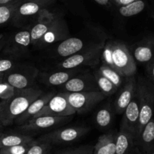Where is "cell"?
<instances>
[{"mask_svg":"<svg viewBox=\"0 0 154 154\" xmlns=\"http://www.w3.org/2000/svg\"><path fill=\"white\" fill-rule=\"evenodd\" d=\"M101 5H108L110 2V0H93Z\"/></svg>","mask_w":154,"mask_h":154,"instance_id":"40","label":"cell"},{"mask_svg":"<svg viewBox=\"0 0 154 154\" xmlns=\"http://www.w3.org/2000/svg\"><path fill=\"white\" fill-rule=\"evenodd\" d=\"M117 132H110L99 136L93 148V154H115Z\"/></svg>","mask_w":154,"mask_h":154,"instance_id":"21","label":"cell"},{"mask_svg":"<svg viewBox=\"0 0 154 154\" xmlns=\"http://www.w3.org/2000/svg\"><path fill=\"white\" fill-rule=\"evenodd\" d=\"M43 94L38 87L22 90L18 94L7 101L4 109L0 114V126H8L23 114L35 99Z\"/></svg>","mask_w":154,"mask_h":154,"instance_id":"2","label":"cell"},{"mask_svg":"<svg viewBox=\"0 0 154 154\" xmlns=\"http://www.w3.org/2000/svg\"><path fill=\"white\" fill-rule=\"evenodd\" d=\"M147 72L149 79L154 83V59L147 65Z\"/></svg>","mask_w":154,"mask_h":154,"instance_id":"35","label":"cell"},{"mask_svg":"<svg viewBox=\"0 0 154 154\" xmlns=\"http://www.w3.org/2000/svg\"><path fill=\"white\" fill-rule=\"evenodd\" d=\"M19 2H24V1H26V0H18Z\"/></svg>","mask_w":154,"mask_h":154,"instance_id":"44","label":"cell"},{"mask_svg":"<svg viewBox=\"0 0 154 154\" xmlns=\"http://www.w3.org/2000/svg\"><path fill=\"white\" fill-rule=\"evenodd\" d=\"M30 1H34V2H38V3H40L41 5H44L45 7V6L49 5L55 2L56 0H30Z\"/></svg>","mask_w":154,"mask_h":154,"instance_id":"37","label":"cell"},{"mask_svg":"<svg viewBox=\"0 0 154 154\" xmlns=\"http://www.w3.org/2000/svg\"><path fill=\"white\" fill-rule=\"evenodd\" d=\"M104 42L88 47L81 50L78 54L67 57L57 65L59 68L63 69H75L83 66H92L99 61L102 56Z\"/></svg>","mask_w":154,"mask_h":154,"instance_id":"4","label":"cell"},{"mask_svg":"<svg viewBox=\"0 0 154 154\" xmlns=\"http://www.w3.org/2000/svg\"><path fill=\"white\" fill-rule=\"evenodd\" d=\"M152 154H154V152H153V153H152Z\"/></svg>","mask_w":154,"mask_h":154,"instance_id":"46","label":"cell"},{"mask_svg":"<svg viewBox=\"0 0 154 154\" xmlns=\"http://www.w3.org/2000/svg\"><path fill=\"white\" fill-rule=\"evenodd\" d=\"M70 116L68 117H57V116H41L34 117L24 124L17 127L20 133L31 135L40 131L51 129L66 123L70 120Z\"/></svg>","mask_w":154,"mask_h":154,"instance_id":"8","label":"cell"},{"mask_svg":"<svg viewBox=\"0 0 154 154\" xmlns=\"http://www.w3.org/2000/svg\"><path fill=\"white\" fill-rule=\"evenodd\" d=\"M140 117V108L139 101H138L137 92L135 96L129 104L127 108L123 112V119H122L120 129L123 130L128 131L135 135L136 138L137 132H138V123H139Z\"/></svg>","mask_w":154,"mask_h":154,"instance_id":"12","label":"cell"},{"mask_svg":"<svg viewBox=\"0 0 154 154\" xmlns=\"http://www.w3.org/2000/svg\"><path fill=\"white\" fill-rule=\"evenodd\" d=\"M52 144L35 139L31 144L26 154H52Z\"/></svg>","mask_w":154,"mask_h":154,"instance_id":"31","label":"cell"},{"mask_svg":"<svg viewBox=\"0 0 154 154\" xmlns=\"http://www.w3.org/2000/svg\"><path fill=\"white\" fill-rule=\"evenodd\" d=\"M69 35V29L66 23L60 17L57 16L54 19V22L48 29V32L44 35L35 46L47 47L53 45L59 41H63L67 38Z\"/></svg>","mask_w":154,"mask_h":154,"instance_id":"10","label":"cell"},{"mask_svg":"<svg viewBox=\"0 0 154 154\" xmlns=\"http://www.w3.org/2000/svg\"><path fill=\"white\" fill-rule=\"evenodd\" d=\"M64 92H87L99 91L94 75L88 74L74 77L69 79L66 84L62 85Z\"/></svg>","mask_w":154,"mask_h":154,"instance_id":"13","label":"cell"},{"mask_svg":"<svg viewBox=\"0 0 154 154\" xmlns=\"http://www.w3.org/2000/svg\"><path fill=\"white\" fill-rule=\"evenodd\" d=\"M7 38H8V37H6V36L5 35V37L3 38L2 39H1V40H0V51H2L3 48H4V47L5 46L6 42H7Z\"/></svg>","mask_w":154,"mask_h":154,"instance_id":"39","label":"cell"},{"mask_svg":"<svg viewBox=\"0 0 154 154\" xmlns=\"http://www.w3.org/2000/svg\"><path fill=\"white\" fill-rule=\"evenodd\" d=\"M135 62L147 65L154 59V38H150L136 44L131 53Z\"/></svg>","mask_w":154,"mask_h":154,"instance_id":"17","label":"cell"},{"mask_svg":"<svg viewBox=\"0 0 154 154\" xmlns=\"http://www.w3.org/2000/svg\"><path fill=\"white\" fill-rule=\"evenodd\" d=\"M136 145L141 154H152L154 152V117L137 138Z\"/></svg>","mask_w":154,"mask_h":154,"instance_id":"19","label":"cell"},{"mask_svg":"<svg viewBox=\"0 0 154 154\" xmlns=\"http://www.w3.org/2000/svg\"><path fill=\"white\" fill-rule=\"evenodd\" d=\"M19 2L18 0H0V5H5L13 4V3Z\"/></svg>","mask_w":154,"mask_h":154,"instance_id":"38","label":"cell"},{"mask_svg":"<svg viewBox=\"0 0 154 154\" xmlns=\"http://www.w3.org/2000/svg\"><path fill=\"white\" fill-rule=\"evenodd\" d=\"M4 37H5L4 34H0V40H1V39H2Z\"/></svg>","mask_w":154,"mask_h":154,"instance_id":"43","label":"cell"},{"mask_svg":"<svg viewBox=\"0 0 154 154\" xmlns=\"http://www.w3.org/2000/svg\"><path fill=\"white\" fill-rule=\"evenodd\" d=\"M137 96L139 101L140 117L136 139L154 114V83L148 78H140L137 82Z\"/></svg>","mask_w":154,"mask_h":154,"instance_id":"3","label":"cell"},{"mask_svg":"<svg viewBox=\"0 0 154 154\" xmlns=\"http://www.w3.org/2000/svg\"><path fill=\"white\" fill-rule=\"evenodd\" d=\"M37 70L27 71L17 69L16 66L5 74L3 79L12 87L19 90H25L33 87Z\"/></svg>","mask_w":154,"mask_h":154,"instance_id":"11","label":"cell"},{"mask_svg":"<svg viewBox=\"0 0 154 154\" xmlns=\"http://www.w3.org/2000/svg\"><path fill=\"white\" fill-rule=\"evenodd\" d=\"M112 1L114 2L117 5L121 7V6L127 5L134 2L135 1H138V0H112Z\"/></svg>","mask_w":154,"mask_h":154,"instance_id":"36","label":"cell"},{"mask_svg":"<svg viewBox=\"0 0 154 154\" xmlns=\"http://www.w3.org/2000/svg\"><path fill=\"white\" fill-rule=\"evenodd\" d=\"M84 43L78 38H69L63 40L57 48V53L60 57L67 58L84 49Z\"/></svg>","mask_w":154,"mask_h":154,"instance_id":"22","label":"cell"},{"mask_svg":"<svg viewBox=\"0 0 154 154\" xmlns=\"http://www.w3.org/2000/svg\"><path fill=\"white\" fill-rule=\"evenodd\" d=\"M75 113L76 111L69 104L68 99L63 92L54 95L52 99L34 117H41V116L68 117V116L73 115Z\"/></svg>","mask_w":154,"mask_h":154,"instance_id":"9","label":"cell"},{"mask_svg":"<svg viewBox=\"0 0 154 154\" xmlns=\"http://www.w3.org/2000/svg\"><path fill=\"white\" fill-rule=\"evenodd\" d=\"M93 75H94L96 83H97L99 91L102 92L105 96H111L118 89V87L115 84H113L110 80L103 76L98 71L96 72H94Z\"/></svg>","mask_w":154,"mask_h":154,"instance_id":"26","label":"cell"},{"mask_svg":"<svg viewBox=\"0 0 154 154\" xmlns=\"http://www.w3.org/2000/svg\"><path fill=\"white\" fill-rule=\"evenodd\" d=\"M63 93L76 113L79 114L89 111L106 97L100 91L63 92Z\"/></svg>","mask_w":154,"mask_h":154,"instance_id":"6","label":"cell"},{"mask_svg":"<svg viewBox=\"0 0 154 154\" xmlns=\"http://www.w3.org/2000/svg\"><path fill=\"white\" fill-rule=\"evenodd\" d=\"M44 8L45 6L34 1L27 0L20 2L15 11L14 16L12 21L15 23H17L20 20L24 18L31 17L35 15L38 16Z\"/></svg>","mask_w":154,"mask_h":154,"instance_id":"20","label":"cell"},{"mask_svg":"<svg viewBox=\"0 0 154 154\" xmlns=\"http://www.w3.org/2000/svg\"><path fill=\"white\" fill-rule=\"evenodd\" d=\"M94 145L85 144L75 148H69L65 150H58L53 154H93Z\"/></svg>","mask_w":154,"mask_h":154,"instance_id":"32","label":"cell"},{"mask_svg":"<svg viewBox=\"0 0 154 154\" xmlns=\"http://www.w3.org/2000/svg\"><path fill=\"white\" fill-rule=\"evenodd\" d=\"M101 59L102 64L113 68L123 77H132L136 73V62L131 51L123 42L107 41L104 44Z\"/></svg>","mask_w":154,"mask_h":154,"instance_id":"1","label":"cell"},{"mask_svg":"<svg viewBox=\"0 0 154 154\" xmlns=\"http://www.w3.org/2000/svg\"><path fill=\"white\" fill-rule=\"evenodd\" d=\"M153 20H154V11H153Z\"/></svg>","mask_w":154,"mask_h":154,"instance_id":"45","label":"cell"},{"mask_svg":"<svg viewBox=\"0 0 154 154\" xmlns=\"http://www.w3.org/2000/svg\"><path fill=\"white\" fill-rule=\"evenodd\" d=\"M8 101V100H7ZM7 101H4V100H2L1 102H0V114L2 113V111H3V109H4L6 103H7Z\"/></svg>","mask_w":154,"mask_h":154,"instance_id":"41","label":"cell"},{"mask_svg":"<svg viewBox=\"0 0 154 154\" xmlns=\"http://www.w3.org/2000/svg\"><path fill=\"white\" fill-rule=\"evenodd\" d=\"M22 90H19L12 87L11 84L6 82L3 78H0V99L7 101L13 98Z\"/></svg>","mask_w":154,"mask_h":154,"instance_id":"30","label":"cell"},{"mask_svg":"<svg viewBox=\"0 0 154 154\" xmlns=\"http://www.w3.org/2000/svg\"><path fill=\"white\" fill-rule=\"evenodd\" d=\"M30 29L31 28L20 30L8 37L5 46L2 50L3 54L13 58L22 57L26 54L32 45Z\"/></svg>","mask_w":154,"mask_h":154,"instance_id":"7","label":"cell"},{"mask_svg":"<svg viewBox=\"0 0 154 154\" xmlns=\"http://www.w3.org/2000/svg\"><path fill=\"white\" fill-rule=\"evenodd\" d=\"M145 2L143 0H138L125 6L119 8V13L126 17L135 16L138 14L145 8Z\"/></svg>","mask_w":154,"mask_h":154,"instance_id":"27","label":"cell"},{"mask_svg":"<svg viewBox=\"0 0 154 154\" xmlns=\"http://www.w3.org/2000/svg\"><path fill=\"white\" fill-rule=\"evenodd\" d=\"M2 129H3V126H0V141H1L2 138L3 137V135H4L5 132H2Z\"/></svg>","mask_w":154,"mask_h":154,"instance_id":"42","label":"cell"},{"mask_svg":"<svg viewBox=\"0 0 154 154\" xmlns=\"http://www.w3.org/2000/svg\"><path fill=\"white\" fill-rule=\"evenodd\" d=\"M90 128L85 126H72L56 129L39 137L37 140L48 142L52 145L73 143L88 133Z\"/></svg>","mask_w":154,"mask_h":154,"instance_id":"5","label":"cell"},{"mask_svg":"<svg viewBox=\"0 0 154 154\" xmlns=\"http://www.w3.org/2000/svg\"><path fill=\"white\" fill-rule=\"evenodd\" d=\"M77 72L75 69H66V71L54 72L45 77L47 84L52 86H62L66 84Z\"/></svg>","mask_w":154,"mask_h":154,"instance_id":"25","label":"cell"},{"mask_svg":"<svg viewBox=\"0 0 154 154\" xmlns=\"http://www.w3.org/2000/svg\"><path fill=\"white\" fill-rule=\"evenodd\" d=\"M98 72L100 74H102L103 76L108 78V80L111 81L114 84H115L117 87H121L123 84V75H120L117 71L114 69L113 68L107 66V65L102 64L99 67Z\"/></svg>","mask_w":154,"mask_h":154,"instance_id":"28","label":"cell"},{"mask_svg":"<svg viewBox=\"0 0 154 154\" xmlns=\"http://www.w3.org/2000/svg\"><path fill=\"white\" fill-rule=\"evenodd\" d=\"M137 92V81L134 76L127 78L126 84L120 90L114 103V111L117 114H123L126 108L135 96Z\"/></svg>","mask_w":154,"mask_h":154,"instance_id":"14","label":"cell"},{"mask_svg":"<svg viewBox=\"0 0 154 154\" xmlns=\"http://www.w3.org/2000/svg\"><path fill=\"white\" fill-rule=\"evenodd\" d=\"M153 117H154V114H153Z\"/></svg>","mask_w":154,"mask_h":154,"instance_id":"47","label":"cell"},{"mask_svg":"<svg viewBox=\"0 0 154 154\" xmlns=\"http://www.w3.org/2000/svg\"><path fill=\"white\" fill-rule=\"evenodd\" d=\"M20 2H17L10 5H0V26L5 25L12 21L14 16L15 11Z\"/></svg>","mask_w":154,"mask_h":154,"instance_id":"29","label":"cell"},{"mask_svg":"<svg viewBox=\"0 0 154 154\" xmlns=\"http://www.w3.org/2000/svg\"><path fill=\"white\" fill-rule=\"evenodd\" d=\"M57 15L44 8L37 17V23L31 27L32 45H36L44 35L48 32Z\"/></svg>","mask_w":154,"mask_h":154,"instance_id":"15","label":"cell"},{"mask_svg":"<svg viewBox=\"0 0 154 154\" xmlns=\"http://www.w3.org/2000/svg\"><path fill=\"white\" fill-rule=\"evenodd\" d=\"M115 154H141L136 145L135 135L128 131L120 129L117 133Z\"/></svg>","mask_w":154,"mask_h":154,"instance_id":"16","label":"cell"},{"mask_svg":"<svg viewBox=\"0 0 154 154\" xmlns=\"http://www.w3.org/2000/svg\"><path fill=\"white\" fill-rule=\"evenodd\" d=\"M54 95H55V93L54 92H51V93H48L46 94H42V96H39L28 107V108L21 115H20L15 120L14 123L20 126V125L24 124L29 120L32 119L46 105V104L52 99Z\"/></svg>","mask_w":154,"mask_h":154,"instance_id":"18","label":"cell"},{"mask_svg":"<svg viewBox=\"0 0 154 154\" xmlns=\"http://www.w3.org/2000/svg\"><path fill=\"white\" fill-rule=\"evenodd\" d=\"M32 143L3 147V148L0 149V154H26L29 148Z\"/></svg>","mask_w":154,"mask_h":154,"instance_id":"33","label":"cell"},{"mask_svg":"<svg viewBox=\"0 0 154 154\" xmlns=\"http://www.w3.org/2000/svg\"><path fill=\"white\" fill-rule=\"evenodd\" d=\"M35 140V139L33 138L32 135L20 133V132L11 134L5 133L0 141V149L3 147L20 145V144H30L32 143Z\"/></svg>","mask_w":154,"mask_h":154,"instance_id":"23","label":"cell"},{"mask_svg":"<svg viewBox=\"0 0 154 154\" xmlns=\"http://www.w3.org/2000/svg\"><path fill=\"white\" fill-rule=\"evenodd\" d=\"M16 66L14 62L10 59H0V78H3L5 74Z\"/></svg>","mask_w":154,"mask_h":154,"instance_id":"34","label":"cell"},{"mask_svg":"<svg viewBox=\"0 0 154 154\" xmlns=\"http://www.w3.org/2000/svg\"><path fill=\"white\" fill-rule=\"evenodd\" d=\"M114 119V113L111 105H107L100 108L96 113L95 120L99 128L101 129H106L111 126Z\"/></svg>","mask_w":154,"mask_h":154,"instance_id":"24","label":"cell"}]
</instances>
